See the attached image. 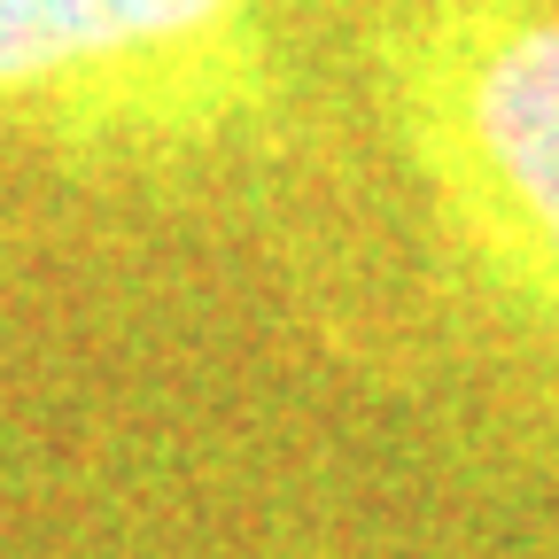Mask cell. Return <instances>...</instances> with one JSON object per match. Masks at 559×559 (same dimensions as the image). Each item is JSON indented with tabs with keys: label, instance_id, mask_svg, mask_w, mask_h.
Returning <instances> with one entry per match:
<instances>
[{
	"label": "cell",
	"instance_id": "6da1fadb",
	"mask_svg": "<svg viewBox=\"0 0 559 559\" xmlns=\"http://www.w3.org/2000/svg\"><path fill=\"white\" fill-rule=\"evenodd\" d=\"M373 79L451 249L559 334V0H389Z\"/></svg>",
	"mask_w": 559,
	"mask_h": 559
},
{
	"label": "cell",
	"instance_id": "7a4b0ae2",
	"mask_svg": "<svg viewBox=\"0 0 559 559\" xmlns=\"http://www.w3.org/2000/svg\"><path fill=\"white\" fill-rule=\"evenodd\" d=\"M272 102V0H0V124L55 156H210Z\"/></svg>",
	"mask_w": 559,
	"mask_h": 559
}]
</instances>
